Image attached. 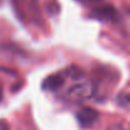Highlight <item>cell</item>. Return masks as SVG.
<instances>
[{
  "label": "cell",
  "instance_id": "obj_2",
  "mask_svg": "<svg viewBox=\"0 0 130 130\" xmlns=\"http://www.w3.org/2000/svg\"><path fill=\"white\" fill-rule=\"evenodd\" d=\"M93 92H95V86L91 81H80L66 90L64 97L66 100L77 104L92 97Z\"/></svg>",
  "mask_w": 130,
  "mask_h": 130
},
{
  "label": "cell",
  "instance_id": "obj_1",
  "mask_svg": "<svg viewBox=\"0 0 130 130\" xmlns=\"http://www.w3.org/2000/svg\"><path fill=\"white\" fill-rule=\"evenodd\" d=\"M11 4L20 20L41 24L42 17L38 0H11Z\"/></svg>",
  "mask_w": 130,
  "mask_h": 130
},
{
  "label": "cell",
  "instance_id": "obj_9",
  "mask_svg": "<svg viewBox=\"0 0 130 130\" xmlns=\"http://www.w3.org/2000/svg\"><path fill=\"white\" fill-rule=\"evenodd\" d=\"M1 99H3V87L0 85V101H1Z\"/></svg>",
  "mask_w": 130,
  "mask_h": 130
},
{
  "label": "cell",
  "instance_id": "obj_4",
  "mask_svg": "<svg viewBox=\"0 0 130 130\" xmlns=\"http://www.w3.org/2000/svg\"><path fill=\"white\" fill-rule=\"evenodd\" d=\"M76 119H77V121H78L81 128L88 129L93 124L97 123V120H99V111L96 109H93V107H90V106L82 107L76 114Z\"/></svg>",
  "mask_w": 130,
  "mask_h": 130
},
{
  "label": "cell",
  "instance_id": "obj_8",
  "mask_svg": "<svg viewBox=\"0 0 130 130\" xmlns=\"http://www.w3.org/2000/svg\"><path fill=\"white\" fill-rule=\"evenodd\" d=\"M107 130H126V129H125V126H124L123 124H114V125H111Z\"/></svg>",
  "mask_w": 130,
  "mask_h": 130
},
{
  "label": "cell",
  "instance_id": "obj_10",
  "mask_svg": "<svg viewBox=\"0 0 130 130\" xmlns=\"http://www.w3.org/2000/svg\"><path fill=\"white\" fill-rule=\"evenodd\" d=\"M126 102L130 105V95H129V96H126Z\"/></svg>",
  "mask_w": 130,
  "mask_h": 130
},
{
  "label": "cell",
  "instance_id": "obj_11",
  "mask_svg": "<svg viewBox=\"0 0 130 130\" xmlns=\"http://www.w3.org/2000/svg\"><path fill=\"white\" fill-rule=\"evenodd\" d=\"M129 13H130V10H129Z\"/></svg>",
  "mask_w": 130,
  "mask_h": 130
},
{
  "label": "cell",
  "instance_id": "obj_6",
  "mask_svg": "<svg viewBox=\"0 0 130 130\" xmlns=\"http://www.w3.org/2000/svg\"><path fill=\"white\" fill-rule=\"evenodd\" d=\"M66 75H68L72 80H81V77L84 76V72L77 67H70L66 71Z\"/></svg>",
  "mask_w": 130,
  "mask_h": 130
},
{
  "label": "cell",
  "instance_id": "obj_7",
  "mask_svg": "<svg viewBox=\"0 0 130 130\" xmlns=\"http://www.w3.org/2000/svg\"><path fill=\"white\" fill-rule=\"evenodd\" d=\"M0 130H10V125L5 119H0Z\"/></svg>",
  "mask_w": 130,
  "mask_h": 130
},
{
  "label": "cell",
  "instance_id": "obj_5",
  "mask_svg": "<svg viewBox=\"0 0 130 130\" xmlns=\"http://www.w3.org/2000/svg\"><path fill=\"white\" fill-rule=\"evenodd\" d=\"M64 75L66 73L59 72V73H54V75L48 76L43 81V84H42L43 90H45V91H54V90L61 88L63 86V84H64Z\"/></svg>",
  "mask_w": 130,
  "mask_h": 130
},
{
  "label": "cell",
  "instance_id": "obj_3",
  "mask_svg": "<svg viewBox=\"0 0 130 130\" xmlns=\"http://www.w3.org/2000/svg\"><path fill=\"white\" fill-rule=\"evenodd\" d=\"M90 17L97 20H105V22H119L120 20V14L115 9V6L110 4L100 5L96 6L91 10Z\"/></svg>",
  "mask_w": 130,
  "mask_h": 130
}]
</instances>
